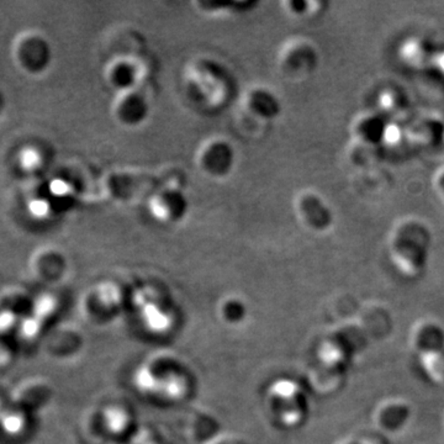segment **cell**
Masks as SVG:
<instances>
[{
	"instance_id": "1",
	"label": "cell",
	"mask_w": 444,
	"mask_h": 444,
	"mask_svg": "<svg viewBox=\"0 0 444 444\" xmlns=\"http://www.w3.org/2000/svg\"><path fill=\"white\" fill-rule=\"evenodd\" d=\"M430 246V231L426 226L415 220H406L396 227L391 240V255L405 274L419 276L427 264Z\"/></svg>"
},
{
	"instance_id": "2",
	"label": "cell",
	"mask_w": 444,
	"mask_h": 444,
	"mask_svg": "<svg viewBox=\"0 0 444 444\" xmlns=\"http://www.w3.org/2000/svg\"><path fill=\"white\" fill-rule=\"evenodd\" d=\"M199 168L210 177H223L231 170L235 162L232 146L222 139L206 141L197 156Z\"/></svg>"
},
{
	"instance_id": "3",
	"label": "cell",
	"mask_w": 444,
	"mask_h": 444,
	"mask_svg": "<svg viewBox=\"0 0 444 444\" xmlns=\"http://www.w3.org/2000/svg\"><path fill=\"white\" fill-rule=\"evenodd\" d=\"M295 209L305 225L314 231H326L333 225L332 211L317 194H300Z\"/></svg>"
},
{
	"instance_id": "4",
	"label": "cell",
	"mask_w": 444,
	"mask_h": 444,
	"mask_svg": "<svg viewBox=\"0 0 444 444\" xmlns=\"http://www.w3.org/2000/svg\"><path fill=\"white\" fill-rule=\"evenodd\" d=\"M114 115L122 125H140L148 115V103L137 89L117 93L114 104Z\"/></svg>"
},
{
	"instance_id": "5",
	"label": "cell",
	"mask_w": 444,
	"mask_h": 444,
	"mask_svg": "<svg viewBox=\"0 0 444 444\" xmlns=\"http://www.w3.org/2000/svg\"><path fill=\"white\" fill-rule=\"evenodd\" d=\"M139 78V64L129 58H119L107 66V81L119 93L136 89Z\"/></svg>"
},
{
	"instance_id": "6",
	"label": "cell",
	"mask_w": 444,
	"mask_h": 444,
	"mask_svg": "<svg viewBox=\"0 0 444 444\" xmlns=\"http://www.w3.org/2000/svg\"><path fill=\"white\" fill-rule=\"evenodd\" d=\"M185 199L179 190L167 189L165 192L157 194L151 201V210L156 218L162 221L178 220L185 211Z\"/></svg>"
},
{
	"instance_id": "7",
	"label": "cell",
	"mask_w": 444,
	"mask_h": 444,
	"mask_svg": "<svg viewBox=\"0 0 444 444\" xmlns=\"http://www.w3.org/2000/svg\"><path fill=\"white\" fill-rule=\"evenodd\" d=\"M281 58L283 71L288 73L305 72L311 69L315 63V54L312 49L301 42H294L285 47Z\"/></svg>"
},
{
	"instance_id": "8",
	"label": "cell",
	"mask_w": 444,
	"mask_h": 444,
	"mask_svg": "<svg viewBox=\"0 0 444 444\" xmlns=\"http://www.w3.org/2000/svg\"><path fill=\"white\" fill-rule=\"evenodd\" d=\"M245 107L255 116H259L263 119H273L280 111L279 102L276 98L263 89H255L248 93L245 99Z\"/></svg>"
},
{
	"instance_id": "9",
	"label": "cell",
	"mask_w": 444,
	"mask_h": 444,
	"mask_svg": "<svg viewBox=\"0 0 444 444\" xmlns=\"http://www.w3.org/2000/svg\"><path fill=\"white\" fill-rule=\"evenodd\" d=\"M356 137L366 144H378L385 139L387 121L380 115H366L359 117L354 125Z\"/></svg>"
},
{
	"instance_id": "10",
	"label": "cell",
	"mask_w": 444,
	"mask_h": 444,
	"mask_svg": "<svg viewBox=\"0 0 444 444\" xmlns=\"http://www.w3.org/2000/svg\"><path fill=\"white\" fill-rule=\"evenodd\" d=\"M417 347L427 357L444 349V331L437 325H427L417 337Z\"/></svg>"
},
{
	"instance_id": "11",
	"label": "cell",
	"mask_w": 444,
	"mask_h": 444,
	"mask_svg": "<svg viewBox=\"0 0 444 444\" xmlns=\"http://www.w3.org/2000/svg\"><path fill=\"white\" fill-rule=\"evenodd\" d=\"M410 407L404 404L387 406L380 414V423L385 430L390 432L400 431L410 420Z\"/></svg>"
},
{
	"instance_id": "12",
	"label": "cell",
	"mask_w": 444,
	"mask_h": 444,
	"mask_svg": "<svg viewBox=\"0 0 444 444\" xmlns=\"http://www.w3.org/2000/svg\"><path fill=\"white\" fill-rule=\"evenodd\" d=\"M49 397V391L44 387H31L23 392L18 399L16 405L23 410H34L42 405Z\"/></svg>"
},
{
	"instance_id": "13",
	"label": "cell",
	"mask_w": 444,
	"mask_h": 444,
	"mask_svg": "<svg viewBox=\"0 0 444 444\" xmlns=\"http://www.w3.org/2000/svg\"><path fill=\"white\" fill-rule=\"evenodd\" d=\"M0 425L8 435H20L25 427L24 414L20 411L5 412L3 417L0 419Z\"/></svg>"
},
{
	"instance_id": "14",
	"label": "cell",
	"mask_w": 444,
	"mask_h": 444,
	"mask_svg": "<svg viewBox=\"0 0 444 444\" xmlns=\"http://www.w3.org/2000/svg\"><path fill=\"white\" fill-rule=\"evenodd\" d=\"M426 361H427V367L433 374V377L444 382V349L427 356Z\"/></svg>"
},
{
	"instance_id": "15",
	"label": "cell",
	"mask_w": 444,
	"mask_h": 444,
	"mask_svg": "<svg viewBox=\"0 0 444 444\" xmlns=\"http://www.w3.org/2000/svg\"><path fill=\"white\" fill-rule=\"evenodd\" d=\"M54 310V300L51 299V298H47V296H45V298H41V299L36 303V305H35L34 316L42 321V320L46 319V317H49V315L52 314Z\"/></svg>"
},
{
	"instance_id": "16",
	"label": "cell",
	"mask_w": 444,
	"mask_h": 444,
	"mask_svg": "<svg viewBox=\"0 0 444 444\" xmlns=\"http://www.w3.org/2000/svg\"><path fill=\"white\" fill-rule=\"evenodd\" d=\"M40 329H41V320L35 316L25 319L21 324V333L26 338L36 337L39 334Z\"/></svg>"
},
{
	"instance_id": "17",
	"label": "cell",
	"mask_w": 444,
	"mask_h": 444,
	"mask_svg": "<svg viewBox=\"0 0 444 444\" xmlns=\"http://www.w3.org/2000/svg\"><path fill=\"white\" fill-rule=\"evenodd\" d=\"M16 322V316L11 311L0 312V334L8 332L13 329Z\"/></svg>"
},
{
	"instance_id": "18",
	"label": "cell",
	"mask_w": 444,
	"mask_h": 444,
	"mask_svg": "<svg viewBox=\"0 0 444 444\" xmlns=\"http://www.w3.org/2000/svg\"><path fill=\"white\" fill-rule=\"evenodd\" d=\"M436 185H437V188H438L440 194L444 197V168L440 169L438 174H437V177H436Z\"/></svg>"
},
{
	"instance_id": "19",
	"label": "cell",
	"mask_w": 444,
	"mask_h": 444,
	"mask_svg": "<svg viewBox=\"0 0 444 444\" xmlns=\"http://www.w3.org/2000/svg\"><path fill=\"white\" fill-rule=\"evenodd\" d=\"M6 411L4 410V407H3V404H1V401H0V419L3 417Z\"/></svg>"
}]
</instances>
